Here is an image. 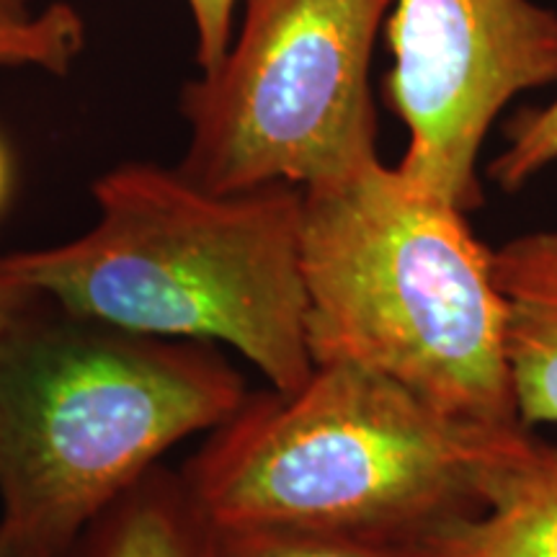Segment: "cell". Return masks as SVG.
<instances>
[{
	"label": "cell",
	"instance_id": "8fae6325",
	"mask_svg": "<svg viewBox=\"0 0 557 557\" xmlns=\"http://www.w3.org/2000/svg\"><path fill=\"white\" fill-rule=\"evenodd\" d=\"M86 45L81 13L65 3L47 5L37 16L0 18V70L39 67L62 75Z\"/></svg>",
	"mask_w": 557,
	"mask_h": 557
},
{
	"label": "cell",
	"instance_id": "52a82bcc",
	"mask_svg": "<svg viewBox=\"0 0 557 557\" xmlns=\"http://www.w3.org/2000/svg\"><path fill=\"white\" fill-rule=\"evenodd\" d=\"M483 498L423 540L426 557H557V442L527 426L487 472Z\"/></svg>",
	"mask_w": 557,
	"mask_h": 557
},
{
	"label": "cell",
	"instance_id": "277c9868",
	"mask_svg": "<svg viewBox=\"0 0 557 557\" xmlns=\"http://www.w3.org/2000/svg\"><path fill=\"white\" fill-rule=\"evenodd\" d=\"M246 400L212 344L32 308L0 331V524L34 557H67L165 451Z\"/></svg>",
	"mask_w": 557,
	"mask_h": 557
},
{
	"label": "cell",
	"instance_id": "4fadbf2b",
	"mask_svg": "<svg viewBox=\"0 0 557 557\" xmlns=\"http://www.w3.org/2000/svg\"><path fill=\"white\" fill-rule=\"evenodd\" d=\"M197 34V65L201 73L212 70L230 50V29L238 0H186Z\"/></svg>",
	"mask_w": 557,
	"mask_h": 557
},
{
	"label": "cell",
	"instance_id": "3957f363",
	"mask_svg": "<svg viewBox=\"0 0 557 557\" xmlns=\"http://www.w3.org/2000/svg\"><path fill=\"white\" fill-rule=\"evenodd\" d=\"M302 271L315 364L364 367L457 421L521 423L493 248L468 212L377 158L302 189Z\"/></svg>",
	"mask_w": 557,
	"mask_h": 557
},
{
	"label": "cell",
	"instance_id": "8992f818",
	"mask_svg": "<svg viewBox=\"0 0 557 557\" xmlns=\"http://www.w3.org/2000/svg\"><path fill=\"white\" fill-rule=\"evenodd\" d=\"M387 99L408 129L398 169L472 212L491 124L519 94L557 83V13L532 0H395Z\"/></svg>",
	"mask_w": 557,
	"mask_h": 557
},
{
	"label": "cell",
	"instance_id": "5b68a950",
	"mask_svg": "<svg viewBox=\"0 0 557 557\" xmlns=\"http://www.w3.org/2000/svg\"><path fill=\"white\" fill-rule=\"evenodd\" d=\"M389 3L246 0L238 41L181 90V176L214 194L310 189L377 160L369 65Z\"/></svg>",
	"mask_w": 557,
	"mask_h": 557
},
{
	"label": "cell",
	"instance_id": "6da1fadb",
	"mask_svg": "<svg viewBox=\"0 0 557 557\" xmlns=\"http://www.w3.org/2000/svg\"><path fill=\"white\" fill-rule=\"evenodd\" d=\"M78 238L0 259L52 305L145 336L225 344L276 393L310 380L302 189H199L178 169L127 163L94 184Z\"/></svg>",
	"mask_w": 557,
	"mask_h": 557
},
{
	"label": "cell",
	"instance_id": "30bf717a",
	"mask_svg": "<svg viewBox=\"0 0 557 557\" xmlns=\"http://www.w3.org/2000/svg\"><path fill=\"white\" fill-rule=\"evenodd\" d=\"M212 557H426L423 542L351 537L305 529H209Z\"/></svg>",
	"mask_w": 557,
	"mask_h": 557
},
{
	"label": "cell",
	"instance_id": "7a4b0ae2",
	"mask_svg": "<svg viewBox=\"0 0 557 557\" xmlns=\"http://www.w3.org/2000/svg\"><path fill=\"white\" fill-rule=\"evenodd\" d=\"M524 429L457 421L377 372L329 361L295 393L248 395L178 475L220 532L423 542L483 508L487 472Z\"/></svg>",
	"mask_w": 557,
	"mask_h": 557
},
{
	"label": "cell",
	"instance_id": "5bb4252c",
	"mask_svg": "<svg viewBox=\"0 0 557 557\" xmlns=\"http://www.w3.org/2000/svg\"><path fill=\"white\" fill-rule=\"evenodd\" d=\"M39 295H34L29 287L0 271V331H5L9 325L16 323V320L29 312L34 305L39 302Z\"/></svg>",
	"mask_w": 557,
	"mask_h": 557
},
{
	"label": "cell",
	"instance_id": "ba28073f",
	"mask_svg": "<svg viewBox=\"0 0 557 557\" xmlns=\"http://www.w3.org/2000/svg\"><path fill=\"white\" fill-rule=\"evenodd\" d=\"M506 357L521 423L557 426V225L493 248Z\"/></svg>",
	"mask_w": 557,
	"mask_h": 557
},
{
	"label": "cell",
	"instance_id": "e0dca14e",
	"mask_svg": "<svg viewBox=\"0 0 557 557\" xmlns=\"http://www.w3.org/2000/svg\"><path fill=\"white\" fill-rule=\"evenodd\" d=\"M5 189H9V160H5V152L0 148V201L5 197Z\"/></svg>",
	"mask_w": 557,
	"mask_h": 557
},
{
	"label": "cell",
	"instance_id": "2e32d148",
	"mask_svg": "<svg viewBox=\"0 0 557 557\" xmlns=\"http://www.w3.org/2000/svg\"><path fill=\"white\" fill-rule=\"evenodd\" d=\"M29 13V0H0V18H26Z\"/></svg>",
	"mask_w": 557,
	"mask_h": 557
},
{
	"label": "cell",
	"instance_id": "9a60e30c",
	"mask_svg": "<svg viewBox=\"0 0 557 557\" xmlns=\"http://www.w3.org/2000/svg\"><path fill=\"white\" fill-rule=\"evenodd\" d=\"M0 557H34L13 534L0 524Z\"/></svg>",
	"mask_w": 557,
	"mask_h": 557
},
{
	"label": "cell",
	"instance_id": "7c38bea8",
	"mask_svg": "<svg viewBox=\"0 0 557 557\" xmlns=\"http://www.w3.org/2000/svg\"><path fill=\"white\" fill-rule=\"evenodd\" d=\"M506 145L493 160L487 176L500 191L513 194L557 163V99L542 109H524L508 122Z\"/></svg>",
	"mask_w": 557,
	"mask_h": 557
},
{
	"label": "cell",
	"instance_id": "9c48e42d",
	"mask_svg": "<svg viewBox=\"0 0 557 557\" xmlns=\"http://www.w3.org/2000/svg\"><path fill=\"white\" fill-rule=\"evenodd\" d=\"M88 557H212L209 527L181 475L158 468L90 524Z\"/></svg>",
	"mask_w": 557,
	"mask_h": 557
}]
</instances>
